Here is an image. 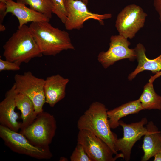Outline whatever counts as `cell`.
<instances>
[{
	"instance_id": "9",
	"label": "cell",
	"mask_w": 161,
	"mask_h": 161,
	"mask_svg": "<svg viewBox=\"0 0 161 161\" xmlns=\"http://www.w3.org/2000/svg\"><path fill=\"white\" fill-rule=\"evenodd\" d=\"M77 141L83 147L92 161H115L123 158L121 153L114 157L113 152L107 144L89 131L79 130Z\"/></svg>"
},
{
	"instance_id": "8",
	"label": "cell",
	"mask_w": 161,
	"mask_h": 161,
	"mask_svg": "<svg viewBox=\"0 0 161 161\" xmlns=\"http://www.w3.org/2000/svg\"><path fill=\"white\" fill-rule=\"evenodd\" d=\"M64 4L67 16L64 24L68 30H80L83 27L84 22L89 19L97 20L103 25L104 20L112 17L111 13L101 14L91 12L81 0H66Z\"/></svg>"
},
{
	"instance_id": "20",
	"label": "cell",
	"mask_w": 161,
	"mask_h": 161,
	"mask_svg": "<svg viewBox=\"0 0 161 161\" xmlns=\"http://www.w3.org/2000/svg\"><path fill=\"white\" fill-rule=\"evenodd\" d=\"M16 2L28 5L31 9L52 18L53 6L49 0H16Z\"/></svg>"
},
{
	"instance_id": "27",
	"label": "cell",
	"mask_w": 161,
	"mask_h": 161,
	"mask_svg": "<svg viewBox=\"0 0 161 161\" xmlns=\"http://www.w3.org/2000/svg\"><path fill=\"white\" fill-rule=\"evenodd\" d=\"M161 75V71L156 73L153 76H151L149 80V82H153L154 80L157 78Z\"/></svg>"
},
{
	"instance_id": "6",
	"label": "cell",
	"mask_w": 161,
	"mask_h": 161,
	"mask_svg": "<svg viewBox=\"0 0 161 161\" xmlns=\"http://www.w3.org/2000/svg\"><path fill=\"white\" fill-rule=\"evenodd\" d=\"M14 83L18 93L27 96L33 103L36 114L43 111V107L46 103L44 91L45 80L34 76L30 71L23 74H16Z\"/></svg>"
},
{
	"instance_id": "17",
	"label": "cell",
	"mask_w": 161,
	"mask_h": 161,
	"mask_svg": "<svg viewBox=\"0 0 161 161\" xmlns=\"http://www.w3.org/2000/svg\"><path fill=\"white\" fill-rule=\"evenodd\" d=\"M144 110L139 99L128 102L113 109L108 110L109 122L111 129H115L119 126V121L127 115L138 113Z\"/></svg>"
},
{
	"instance_id": "19",
	"label": "cell",
	"mask_w": 161,
	"mask_h": 161,
	"mask_svg": "<svg viewBox=\"0 0 161 161\" xmlns=\"http://www.w3.org/2000/svg\"><path fill=\"white\" fill-rule=\"evenodd\" d=\"M153 82H149L144 86L139 99L144 110L161 109V96L155 92Z\"/></svg>"
},
{
	"instance_id": "3",
	"label": "cell",
	"mask_w": 161,
	"mask_h": 161,
	"mask_svg": "<svg viewBox=\"0 0 161 161\" xmlns=\"http://www.w3.org/2000/svg\"><path fill=\"white\" fill-rule=\"evenodd\" d=\"M5 60L20 65L43 56L29 28L26 24L14 33L3 46Z\"/></svg>"
},
{
	"instance_id": "13",
	"label": "cell",
	"mask_w": 161,
	"mask_h": 161,
	"mask_svg": "<svg viewBox=\"0 0 161 161\" xmlns=\"http://www.w3.org/2000/svg\"><path fill=\"white\" fill-rule=\"evenodd\" d=\"M69 80L59 74L47 77L45 80L44 91L46 102L54 107L66 95V86Z\"/></svg>"
},
{
	"instance_id": "29",
	"label": "cell",
	"mask_w": 161,
	"mask_h": 161,
	"mask_svg": "<svg viewBox=\"0 0 161 161\" xmlns=\"http://www.w3.org/2000/svg\"><path fill=\"white\" fill-rule=\"evenodd\" d=\"M83 2H84L87 5L88 2L89 0H81Z\"/></svg>"
},
{
	"instance_id": "18",
	"label": "cell",
	"mask_w": 161,
	"mask_h": 161,
	"mask_svg": "<svg viewBox=\"0 0 161 161\" xmlns=\"http://www.w3.org/2000/svg\"><path fill=\"white\" fill-rule=\"evenodd\" d=\"M16 107L21 112L22 120L20 131L22 130L30 125L35 120L37 115L35 111L34 104L26 95L17 93L15 97Z\"/></svg>"
},
{
	"instance_id": "2",
	"label": "cell",
	"mask_w": 161,
	"mask_h": 161,
	"mask_svg": "<svg viewBox=\"0 0 161 161\" xmlns=\"http://www.w3.org/2000/svg\"><path fill=\"white\" fill-rule=\"evenodd\" d=\"M107 111L105 105L102 103L93 102L79 118L77 127L79 130L89 131L100 138L116 155L118 154L115 148L118 138L111 130Z\"/></svg>"
},
{
	"instance_id": "30",
	"label": "cell",
	"mask_w": 161,
	"mask_h": 161,
	"mask_svg": "<svg viewBox=\"0 0 161 161\" xmlns=\"http://www.w3.org/2000/svg\"><path fill=\"white\" fill-rule=\"evenodd\" d=\"M66 0H64V2L65 1H66Z\"/></svg>"
},
{
	"instance_id": "22",
	"label": "cell",
	"mask_w": 161,
	"mask_h": 161,
	"mask_svg": "<svg viewBox=\"0 0 161 161\" xmlns=\"http://www.w3.org/2000/svg\"><path fill=\"white\" fill-rule=\"evenodd\" d=\"M70 158L71 161H92L83 147L78 143H77Z\"/></svg>"
},
{
	"instance_id": "28",
	"label": "cell",
	"mask_w": 161,
	"mask_h": 161,
	"mask_svg": "<svg viewBox=\"0 0 161 161\" xmlns=\"http://www.w3.org/2000/svg\"><path fill=\"white\" fill-rule=\"evenodd\" d=\"M67 159L65 157H61L60 159V161H67Z\"/></svg>"
},
{
	"instance_id": "31",
	"label": "cell",
	"mask_w": 161,
	"mask_h": 161,
	"mask_svg": "<svg viewBox=\"0 0 161 161\" xmlns=\"http://www.w3.org/2000/svg\"><path fill=\"white\" fill-rule=\"evenodd\" d=\"M160 55V57H161V55Z\"/></svg>"
},
{
	"instance_id": "10",
	"label": "cell",
	"mask_w": 161,
	"mask_h": 161,
	"mask_svg": "<svg viewBox=\"0 0 161 161\" xmlns=\"http://www.w3.org/2000/svg\"><path fill=\"white\" fill-rule=\"evenodd\" d=\"M130 45L128 39L121 35L112 36L109 49L98 54L97 58L98 62L104 68H107L120 60H133L136 58V55L134 49L129 47Z\"/></svg>"
},
{
	"instance_id": "4",
	"label": "cell",
	"mask_w": 161,
	"mask_h": 161,
	"mask_svg": "<svg viewBox=\"0 0 161 161\" xmlns=\"http://www.w3.org/2000/svg\"><path fill=\"white\" fill-rule=\"evenodd\" d=\"M56 129V121L54 116L43 111L37 115L30 125L20 133L33 145L45 148L49 147Z\"/></svg>"
},
{
	"instance_id": "16",
	"label": "cell",
	"mask_w": 161,
	"mask_h": 161,
	"mask_svg": "<svg viewBox=\"0 0 161 161\" xmlns=\"http://www.w3.org/2000/svg\"><path fill=\"white\" fill-rule=\"evenodd\" d=\"M134 49L138 65L134 71L129 75L128 77L129 80L132 79L138 74L145 70L151 71L153 73H157L161 71L160 55L153 59L148 58L145 55V49L140 43L137 44Z\"/></svg>"
},
{
	"instance_id": "21",
	"label": "cell",
	"mask_w": 161,
	"mask_h": 161,
	"mask_svg": "<svg viewBox=\"0 0 161 161\" xmlns=\"http://www.w3.org/2000/svg\"><path fill=\"white\" fill-rule=\"evenodd\" d=\"M53 6V13L56 15L62 22L64 24L67 12L64 0H49Z\"/></svg>"
},
{
	"instance_id": "24",
	"label": "cell",
	"mask_w": 161,
	"mask_h": 161,
	"mask_svg": "<svg viewBox=\"0 0 161 161\" xmlns=\"http://www.w3.org/2000/svg\"><path fill=\"white\" fill-rule=\"evenodd\" d=\"M7 0H0V24L2 22L6 16V3Z\"/></svg>"
},
{
	"instance_id": "11",
	"label": "cell",
	"mask_w": 161,
	"mask_h": 161,
	"mask_svg": "<svg viewBox=\"0 0 161 161\" xmlns=\"http://www.w3.org/2000/svg\"><path fill=\"white\" fill-rule=\"evenodd\" d=\"M146 118L139 122L127 124L122 120L119 121L120 126L123 130V136L118 138L115 144V150L119 151L123 154L126 161H129L131 157L132 149L136 143L145 134L147 130L145 125L148 123Z\"/></svg>"
},
{
	"instance_id": "5",
	"label": "cell",
	"mask_w": 161,
	"mask_h": 161,
	"mask_svg": "<svg viewBox=\"0 0 161 161\" xmlns=\"http://www.w3.org/2000/svg\"><path fill=\"white\" fill-rule=\"evenodd\" d=\"M0 137L13 151L40 160L52 157L49 147L43 148L32 144L22 134L0 124Z\"/></svg>"
},
{
	"instance_id": "14",
	"label": "cell",
	"mask_w": 161,
	"mask_h": 161,
	"mask_svg": "<svg viewBox=\"0 0 161 161\" xmlns=\"http://www.w3.org/2000/svg\"><path fill=\"white\" fill-rule=\"evenodd\" d=\"M11 13L16 16L19 22L18 28L31 22H49L50 19L44 15L27 7L25 5L7 0L6 14Z\"/></svg>"
},
{
	"instance_id": "25",
	"label": "cell",
	"mask_w": 161,
	"mask_h": 161,
	"mask_svg": "<svg viewBox=\"0 0 161 161\" xmlns=\"http://www.w3.org/2000/svg\"><path fill=\"white\" fill-rule=\"evenodd\" d=\"M154 6L159 16V19L161 23V0H154Z\"/></svg>"
},
{
	"instance_id": "23",
	"label": "cell",
	"mask_w": 161,
	"mask_h": 161,
	"mask_svg": "<svg viewBox=\"0 0 161 161\" xmlns=\"http://www.w3.org/2000/svg\"><path fill=\"white\" fill-rule=\"evenodd\" d=\"M20 65L14 62L5 60L0 59V71H3L19 70L20 69Z\"/></svg>"
},
{
	"instance_id": "1",
	"label": "cell",
	"mask_w": 161,
	"mask_h": 161,
	"mask_svg": "<svg viewBox=\"0 0 161 161\" xmlns=\"http://www.w3.org/2000/svg\"><path fill=\"white\" fill-rule=\"evenodd\" d=\"M29 27L43 55L55 56L63 51L75 49L68 32L49 22H32Z\"/></svg>"
},
{
	"instance_id": "15",
	"label": "cell",
	"mask_w": 161,
	"mask_h": 161,
	"mask_svg": "<svg viewBox=\"0 0 161 161\" xmlns=\"http://www.w3.org/2000/svg\"><path fill=\"white\" fill-rule=\"evenodd\" d=\"M147 132L144 135L142 148L144 155L141 160L147 161L161 151V131L152 121L146 124Z\"/></svg>"
},
{
	"instance_id": "7",
	"label": "cell",
	"mask_w": 161,
	"mask_h": 161,
	"mask_svg": "<svg viewBox=\"0 0 161 161\" xmlns=\"http://www.w3.org/2000/svg\"><path fill=\"white\" fill-rule=\"evenodd\" d=\"M147 14L139 6H126L118 14L115 26L119 35L132 39L144 26Z\"/></svg>"
},
{
	"instance_id": "12",
	"label": "cell",
	"mask_w": 161,
	"mask_h": 161,
	"mask_svg": "<svg viewBox=\"0 0 161 161\" xmlns=\"http://www.w3.org/2000/svg\"><path fill=\"white\" fill-rule=\"evenodd\" d=\"M17 93L13 84L6 92L4 99L0 103V124L16 132L20 129L21 124L17 121L18 114L15 111Z\"/></svg>"
},
{
	"instance_id": "26",
	"label": "cell",
	"mask_w": 161,
	"mask_h": 161,
	"mask_svg": "<svg viewBox=\"0 0 161 161\" xmlns=\"http://www.w3.org/2000/svg\"><path fill=\"white\" fill-rule=\"evenodd\" d=\"M154 157V161H161V151L157 153Z\"/></svg>"
}]
</instances>
